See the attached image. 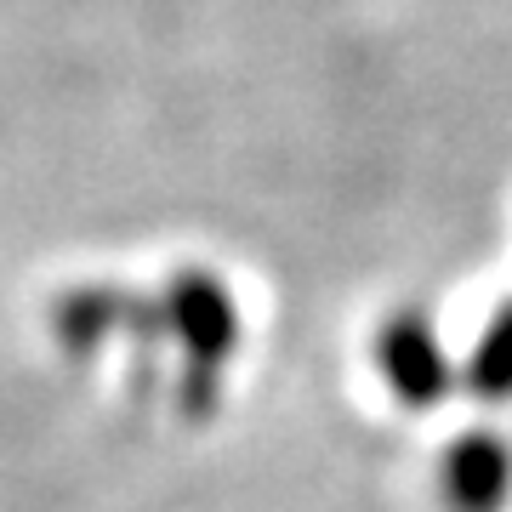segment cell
I'll return each mask as SVG.
<instances>
[{"label":"cell","instance_id":"1","mask_svg":"<svg viewBox=\"0 0 512 512\" xmlns=\"http://www.w3.org/2000/svg\"><path fill=\"white\" fill-rule=\"evenodd\" d=\"M376 359H382L387 387H393L404 404H433L444 387H450V359H444L439 336H433V325H427L421 313H399V319L382 330Z\"/></svg>","mask_w":512,"mask_h":512},{"label":"cell","instance_id":"2","mask_svg":"<svg viewBox=\"0 0 512 512\" xmlns=\"http://www.w3.org/2000/svg\"><path fill=\"white\" fill-rule=\"evenodd\" d=\"M444 501L456 512H495L512 490V450L490 433H467V439L444 456Z\"/></svg>","mask_w":512,"mask_h":512},{"label":"cell","instance_id":"3","mask_svg":"<svg viewBox=\"0 0 512 512\" xmlns=\"http://www.w3.org/2000/svg\"><path fill=\"white\" fill-rule=\"evenodd\" d=\"M171 313H177V325H183V342L200 359H222V353L234 348V302L222 291V279H200L188 274L177 279V291H171Z\"/></svg>","mask_w":512,"mask_h":512},{"label":"cell","instance_id":"4","mask_svg":"<svg viewBox=\"0 0 512 512\" xmlns=\"http://www.w3.org/2000/svg\"><path fill=\"white\" fill-rule=\"evenodd\" d=\"M467 382H473V393H484V399H512V308L484 330L473 365H467Z\"/></svg>","mask_w":512,"mask_h":512}]
</instances>
